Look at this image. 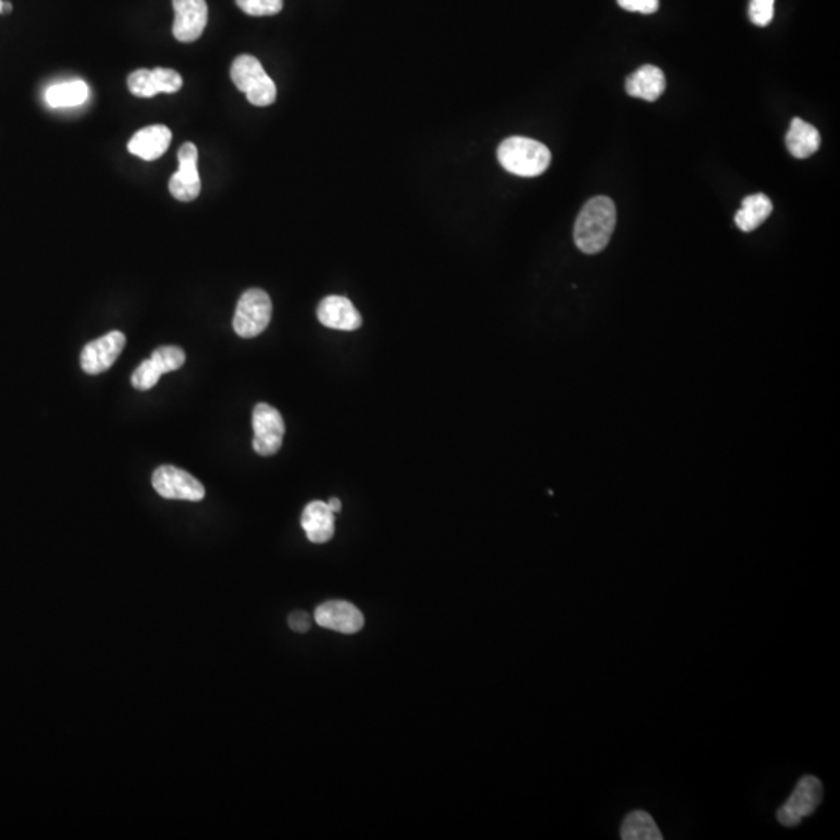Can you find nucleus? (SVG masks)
I'll return each mask as SVG.
<instances>
[{
  "instance_id": "14",
  "label": "nucleus",
  "mask_w": 840,
  "mask_h": 840,
  "mask_svg": "<svg viewBox=\"0 0 840 840\" xmlns=\"http://www.w3.org/2000/svg\"><path fill=\"white\" fill-rule=\"evenodd\" d=\"M301 525L307 539L313 543H326L335 534V517L329 504L312 501L302 512Z\"/></svg>"
},
{
  "instance_id": "10",
  "label": "nucleus",
  "mask_w": 840,
  "mask_h": 840,
  "mask_svg": "<svg viewBox=\"0 0 840 840\" xmlns=\"http://www.w3.org/2000/svg\"><path fill=\"white\" fill-rule=\"evenodd\" d=\"M175 22L173 36L179 42H193L200 39L207 25L206 0H173Z\"/></svg>"
},
{
  "instance_id": "12",
  "label": "nucleus",
  "mask_w": 840,
  "mask_h": 840,
  "mask_svg": "<svg viewBox=\"0 0 840 840\" xmlns=\"http://www.w3.org/2000/svg\"><path fill=\"white\" fill-rule=\"evenodd\" d=\"M318 319L329 329L354 332L361 327V315L354 304L343 296H327L318 307Z\"/></svg>"
},
{
  "instance_id": "28",
  "label": "nucleus",
  "mask_w": 840,
  "mask_h": 840,
  "mask_svg": "<svg viewBox=\"0 0 840 840\" xmlns=\"http://www.w3.org/2000/svg\"><path fill=\"white\" fill-rule=\"evenodd\" d=\"M327 504H329V508L332 509L333 514L341 511V501L338 500V498H330V501Z\"/></svg>"
},
{
  "instance_id": "18",
  "label": "nucleus",
  "mask_w": 840,
  "mask_h": 840,
  "mask_svg": "<svg viewBox=\"0 0 840 840\" xmlns=\"http://www.w3.org/2000/svg\"><path fill=\"white\" fill-rule=\"evenodd\" d=\"M89 97L88 84L83 80L64 81L53 84L46 91L47 105L52 108H75L83 105Z\"/></svg>"
},
{
  "instance_id": "24",
  "label": "nucleus",
  "mask_w": 840,
  "mask_h": 840,
  "mask_svg": "<svg viewBox=\"0 0 840 840\" xmlns=\"http://www.w3.org/2000/svg\"><path fill=\"white\" fill-rule=\"evenodd\" d=\"M151 72H153L154 84H156L158 92L175 94L182 88V77L176 70L156 67Z\"/></svg>"
},
{
  "instance_id": "5",
  "label": "nucleus",
  "mask_w": 840,
  "mask_h": 840,
  "mask_svg": "<svg viewBox=\"0 0 840 840\" xmlns=\"http://www.w3.org/2000/svg\"><path fill=\"white\" fill-rule=\"evenodd\" d=\"M823 800L822 781L814 775H805L798 781L788 802L784 803L777 812V820L786 828H792L802 823L803 819L812 816Z\"/></svg>"
},
{
  "instance_id": "20",
  "label": "nucleus",
  "mask_w": 840,
  "mask_h": 840,
  "mask_svg": "<svg viewBox=\"0 0 840 840\" xmlns=\"http://www.w3.org/2000/svg\"><path fill=\"white\" fill-rule=\"evenodd\" d=\"M151 361L158 368V371L164 375L181 368L182 364L186 363V354L179 347L164 346L154 350L151 354Z\"/></svg>"
},
{
  "instance_id": "22",
  "label": "nucleus",
  "mask_w": 840,
  "mask_h": 840,
  "mask_svg": "<svg viewBox=\"0 0 840 840\" xmlns=\"http://www.w3.org/2000/svg\"><path fill=\"white\" fill-rule=\"evenodd\" d=\"M238 8L249 16H274L284 8V0H235Z\"/></svg>"
},
{
  "instance_id": "23",
  "label": "nucleus",
  "mask_w": 840,
  "mask_h": 840,
  "mask_svg": "<svg viewBox=\"0 0 840 840\" xmlns=\"http://www.w3.org/2000/svg\"><path fill=\"white\" fill-rule=\"evenodd\" d=\"M161 377V372H159L158 368L154 366L151 358H148V360L142 361V363L139 364V368L134 371L131 383H133L134 388L139 389V391H148V389L154 388V386L158 385L159 378Z\"/></svg>"
},
{
  "instance_id": "11",
  "label": "nucleus",
  "mask_w": 840,
  "mask_h": 840,
  "mask_svg": "<svg viewBox=\"0 0 840 840\" xmlns=\"http://www.w3.org/2000/svg\"><path fill=\"white\" fill-rule=\"evenodd\" d=\"M318 626L335 630L340 634H357L363 629V613L347 601H327L315 612Z\"/></svg>"
},
{
  "instance_id": "7",
  "label": "nucleus",
  "mask_w": 840,
  "mask_h": 840,
  "mask_svg": "<svg viewBox=\"0 0 840 840\" xmlns=\"http://www.w3.org/2000/svg\"><path fill=\"white\" fill-rule=\"evenodd\" d=\"M154 490L167 500L201 501L206 495L203 484L186 470L173 466H161L154 470L151 478Z\"/></svg>"
},
{
  "instance_id": "15",
  "label": "nucleus",
  "mask_w": 840,
  "mask_h": 840,
  "mask_svg": "<svg viewBox=\"0 0 840 840\" xmlns=\"http://www.w3.org/2000/svg\"><path fill=\"white\" fill-rule=\"evenodd\" d=\"M665 89L666 78L663 70L649 64L635 70L626 80L627 94L646 102H655L657 98L662 97Z\"/></svg>"
},
{
  "instance_id": "25",
  "label": "nucleus",
  "mask_w": 840,
  "mask_h": 840,
  "mask_svg": "<svg viewBox=\"0 0 840 840\" xmlns=\"http://www.w3.org/2000/svg\"><path fill=\"white\" fill-rule=\"evenodd\" d=\"M775 0H750V21L758 27H766L774 19Z\"/></svg>"
},
{
  "instance_id": "17",
  "label": "nucleus",
  "mask_w": 840,
  "mask_h": 840,
  "mask_svg": "<svg viewBox=\"0 0 840 840\" xmlns=\"http://www.w3.org/2000/svg\"><path fill=\"white\" fill-rule=\"evenodd\" d=\"M774 206L764 193H753L742 200L741 209L735 217L736 226L742 232H752L772 214Z\"/></svg>"
},
{
  "instance_id": "16",
  "label": "nucleus",
  "mask_w": 840,
  "mask_h": 840,
  "mask_svg": "<svg viewBox=\"0 0 840 840\" xmlns=\"http://www.w3.org/2000/svg\"><path fill=\"white\" fill-rule=\"evenodd\" d=\"M820 144H822V139L816 126L806 123L800 117L792 119L788 134H786V145L794 158H809L819 151Z\"/></svg>"
},
{
  "instance_id": "6",
  "label": "nucleus",
  "mask_w": 840,
  "mask_h": 840,
  "mask_svg": "<svg viewBox=\"0 0 840 840\" xmlns=\"http://www.w3.org/2000/svg\"><path fill=\"white\" fill-rule=\"evenodd\" d=\"M254 441L252 447L260 456L276 455L284 441L285 424L279 411L268 403H259L252 413Z\"/></svg>"
},
{
  "instance_id": "21",
  "label": "nucleus",
  "mask_w": 840,
  "mask_h": 840,
  "mask_svg": "<svg viewBox=\"0 0 840 840\" xmlns=\"http://www.w3.org/2000/svg\"><path fill=\"white\" fill-rule=\"evenodd\" d=\"M128 89L131 94L140 98H151L159 94L154 84L153 72L148 69L134 70L128 77Z\"/></svg>"
},
{
  "instance_id": "13",
  "label": "nucleus",
  "mask_w": 840,
  "mask_h": 840,
  "mask_svg": "<svg viewBox=\"0 0 840 840\" xmlns=\"http://www.w3.org/2000/svg\"><path fill=\"white\" fill-rule=\"evenodd\" d=\"M170 144H172L170 128L165 125H151L142 128L131 137L128 150L137 158L151 162L164 156Z\"/></svg>"
},
{
  "instance_id": "8",
  "label": "nucleus",
  "mask_w": 840,
  "mask_h": 840,
  "mask_svg": "<svg viewBox=\"0 0 840 840\" xmlns=\"http://www.w3.org/2000/svg\"><path fill=\"white\" fill-rule=\"evenodd\" d=\"M178 172L173 173L168 189L182 203L196 200L201 193V178L198 172V148L186 142L178 151Z\"/></svg>"
},
{
  "instance_id": "4",
  "label": "nucleus",
  "mask_w": 840,
  "mask_h": 840,
  "mask_svg": "<svg viewBox=\"0 0 840 840\" xmlns=\"http://www.w3.org/2000/svg\"><path fill=\"white\" fill-rule=\"evenodd\" d=\"M273 315L270 296L260 288H251L238 299L234 315V330L242 338L259 336L268 327Z\"/></svg>"
},
{
  "instance_id": "26",
  "label": "nucleus",
  "mask_w": 840,
  "mask_h": 840,
  "mask_svg": "<svg viewBox=\"0 0 840 840\" xmlns=\"http://www.w3.org/2000/svg\"><path fill=\"white\" fill-rule=\"evenodd\" d=\"M618 5L634 13L654 14L660 7V0H618Z\"/></svg>"
},
{
  "instance_id": "3",
  "label": "nucleus",
  "mask_w": 840,
  "mask_h": 840,
  "mask_svg": "<svg viewBox=\"0 0 840 840\" xmlns=\"http://www.w3.org/2000/svg\"><path fill=\"white\" fill-rule=\"evenodd\" d=\"M231 78L238 91L246 95L251 105L263 108L276 102V84L268 77L256 56H237L232 63Z\"/></svg>"
},
{
  "instance_id": "27",
  "label": "nucleus",
  "mask_w": 840,
  "mask_h": 840,
  "mask_svg": "<svg viewBox=\"0 0 840 840\" xmlns=\"http://www.w3.org/2000/svg\"><path fill=\"white\" fill-rule=\"evenodd\" d=\"M288 624H290L291 629L294 632H298V634H305L307 630H310L312 627V623H310V616L307 615L305 612H298L291 613L290 618H288Z\"/></svg>"
},
{
  "instance_id": "29",
  "label": "nucleus",
  "mask_w": 840,
  "mask_h": 840,
  "mask_svg": "<svg viewBox=\"0 0 840 840\" xmlns=\"http://www.w3.org/2000/svg\"><path fill=\"white\" fill-rule=\"evenodd\" d=\"M13 11V5L11 2H2V13L10 14Z\"/></svg>"
},
{
  "instance_id": "2",
  "label": "nucleus",
  "mask_w": 840,
  "mask_h": 840,
  "mask_svg": "<svg viewBox=\"0 0 840 840\" xmlns=\"http://www.w3.org/2000/svg\"><path fill=\"white\" fill-rule=\"evenodd\" d=\"M498 161L506 172L523 178H534L546 172L551 164V151L528 137H509L497 151Z\"/></svg>"
},
{
  "instance_id": "1",
  "label": "nucleus",
  "mask_w": 840,
  "mask_h": 840,
  "mask_svg": "<svg viewBox=\"0 0 840 840\" xmlns=\"http://www.w3.org/2000/svg\"><path fill=\"white\" fill-rule=\"evenodd\" d=\"M616 226V207L609 196L587 201L574 224V242L585 254H598L609 245Z\"/></svg>"
},
{
  "instance_id": "19",
  "label": "nucleus",
  "mask_w": 840,
  "mask_h": 840,
  "mask_svg": "<svg viewBox=\"0 0 840 840\" xmlns=\"http://www.w3.org/2000/svg\"><path fill=\"white\" fill-rule=\"evenodd\" d=\"M621 839L623 840H662L663 834L658 830L654 817L646 811L629 812L621 825Z\"/></svg>"
},
{
  "instance_id": "9",
  "label": "nucleus",
  "mask_w": 840,
  "mask_h": 840,
  "mask_svg": "<svg viewBox=\"0 0 840 840\" xmlns=\"http://www.w3.org/2000/svg\"><path fill=\"white\" fill-rule=\"evenodd\" d=\"M126 338L119 330L106 333L102 338L92 341L81 352V368L86 374L97 375L108 371L116 363L125 347Z\"/></svg>"
},
{
  "instance_id": "30",
  "label": "nucleus",
  "mask_w": 840,
  "mask_h": 840,
  "mask_svg": "<svg viewBox=\"0 0 840 840\" xmlns=\"http://www.w3.org/2000/svg\"><path fill=\"white\" fill-rule=\"evenodd\" d=\"M2 2H4V0H0V14H2Z\"/></svg>"
}]
</instances>
